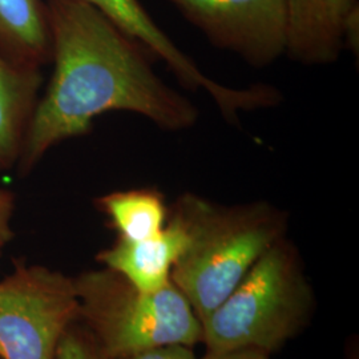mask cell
<instances>
[{
    "label": "cell",
    "instance_id": "obj_1",
    "mask_svg": "<svg viewBox=\"0 0 359 359\" xmlns=\"http://www.w3.org/2000/svg\"><path fill=\"white\" fill-rule=\"evenodd\" d=\"M47 10L53 72L29 121L20 173L52 147L88 135L108 112L136 114L169 132L197 124V105L158 76L151 53L103 13L68 0H48Z\"/></svg>",
    "mask_w": 359,
    "mask_h": 359
},
{
    "label": "cell",
    "instance_id": "obj_2",
    "mask_svg": "<svg viewBox=\"0 0 359 359\" xmlns=\"http://www.w3.org/2000/svg\"><path fill=\"white\" fill-rule=\"evenodd\" d=\"M169 213L188 237L170 280L201 323L289 229L287 212L265 200L224 205L188 192Z\"/></svg>",
    "mask_w": 359,
    "mask_h": 359
},
{
    "label": "cell",
    "instance_id": "obj_3",
    "mask_svg": "<svg viewBox=\"0 0 359 359\" xmlns=\"http://www.w3.org/2000/svg\"><path fill=\"white\" fill-rule=\"evenodd\" d=\"M316 295L301 253L287 237L259 257L231 294L203 321L206 351H280L304 332Z\"/></svg>",
    "mask_w": 359,
    "mask_h": 359
},
{
    "label": "cell",
    "instance_id": "obj_4",
    "mask_svg": "<svg viewBox=\"0 0 359 359\" xmlns=\"http://www.w3.org/2000/svg\"><path fill=\"white\" fill-rule=\"evenodd\" d=\"M79 322L108 359L154 347L201 344L203 325L175 283L147 293L114 270H88L74 277Z\"/></svg>",
    "mask_w": 359,
    "mask_h": 359
},
{
    "label": "cell",
    "instance_id": "obj_5",
    "mask_svg": "<svg viewBox=\"0 0 359 359\" xmlns=\"http://www.w3.org/2000/svg\"><path fill=\"white\" fill-rule=\"evenodd\" d=\"M79 313L74 277L39 265H18L0 281V359H56Z\"/></svg>",
    "mask_w": 359,
    "mask_h": 359
},
{
    "label": "cell",
    "instance_id": "obj_6",
    "mask_svg": "<svg viewBox=\"0 0 359 359\" xmlns=\"http://www.w3.org/2000/svg\"><path fill=\"white\" fill-rule=\"evenodd\" d=\"M208 41L262 69L287 50L286 0H168Z\"/></svg>",
    "mask_w": 359,
    "mask_h": 359
},
{
    "label": "cell",
    "instance_id": "obj_7",
    "mask_svg": "<svg viewBox=\"0 0 359 359\" xmlns=\"http://www.w3.org/2000/svg\"><path fill=\"white\" fill-rule=\"evenodd\" d=\"M90 4L109 18L128 36L140 43L151 56L158 57L167 65L180 84L187 90H204L224 118L236 121L241 112L252 104V90L224 86L208 76L179 46L168 36L147 13L139 0H68Z\"/></svg>",
    "mask_w": 359,
    "mask_h": 359
},
{
    "label": "cell",
    "instance_id": "obj_8",
    "mask_svg": "<svg viewBox=\"0 0 359 359\" xmlns=\"http://www.w3.org/2000/svg\"><path fill=\"white\" fill-rule=\"evenodd\" d=\"M286 55L299 65L335 63L346 48L358 50V0H286Z\"/></svg>",
    "mask_w": 359,
    "mask_h": 359
},
{
    "label": "cell",
    "instance_id": "obj_9",
    "mask_svg": "<svg viewBox=\"0 0 359 359\" xmlns=\"http://www.w3.org/2000/svg\"><path fill=\"white\" fill-rule=\"evenodd\" d=\"M187 243L185 229L169 213L167 225L160 233L142 241L117 237L115 244L97 255V261L118 273L136 289L156 293L172 283V269Z\"/></svg>",
    "mask_w": 359,
    "mask_h": 359
},
{
    "label": "cell",
    "instance_id": "obj_10",
    "mask_svg": "<svg viewBox=\"0 0 359 359\" xmlns=\"http://www.w3.org/2000/svg\"><path fill=\"white\" fill-rule=\"evenodd\" d=\"M40 86V68L19 65L0 51V170L18 165Z\"/></svg>",
    "mask_w": 359,
    "mask_h": 359
},
{
    "label": "cell",
    "instance_id": "obj_11",
    "mask_svg": "<svg viewBox=\"0 0 359 359\" xmlns=\"http://www.w3.org/2000/svg\"><path fill=\"white\" fill-rule=\"evenodd\" d=\"M0 51L32 68H41L51 60L47 3L0 0Z\"/></svg>",
    "mask_w": 359,
    "mask_h": 359
},
{
    "label": "cell",
    "instance_id": "obj_12",
    "mask_svg": "<svg viewBox=\"0 0 359 359\" xmlns=\"http://www.w3.org/2000/svg\"><path fill=\"white\" fill-rule=\"evenodd\" d=\"M120 238L142 241L165 228L169 208L164 194L154 188L108 193L96 200Z\"/></svg>",
    "mask_w": 359,
    "mask_h": 359
},
{
    "label": "cell",
    "instance_id": "obj_13",
    "mask_svg": "<svg viewBox=\"0 0 359 359\" xmlns=\"http://www.w3.org/2000/svg\"><path fill=\"white\" fill-rule=\"evenodd\" d=\"M56 359H108L83 323L77 321L68 327L59 347Z\"/></svg>",
    "mask_w": 359,
    "mask_h": 359
},
{
    "label": "cell",
    "instance_id": "obj_14",
    "mask_svg": "<svg viewBox=\"0 0 359 359\" xmlns=\"http://www.w3.org/2000/svg\"><path fill=\"white\" fill-rule=\"evenodd\" d=\"M117 359H197L193 347L184 345L154 347L137 354Z\"/></svg>",
    "mask_w": 359,
    "mask_h": 359
},
{
    "label": "cell",
    "instance_id": "obj_15",
    "mask_svg": "<svg viewBox=\"0 0 359 359\" xmlns=\"http://www.w3.org/2000/svg\"><path fill=\"white\" fill-rule=\"evenodd\" d=\"M15 209V196L13 192L0 188V255L3 248L13 237L11 218Z\"/></svg>",
    "mask_w": 359,
    "mask_h": 359
},
{
    "label": "cell",
    "instance_id": "obj_16",
    "mask_svg": "<svg viewBox=\"0 0 359 359\" xmlns=\"http://www.w3.org/2000/svg\"><path fill=\"white\" fill-rule=\"evenodd\" d=\"M201 359H270V354L257 348H236L226 351H205Z\"/></svg>",
    "mask_w": 359,
    "mask_h": 359
}]
</instances>
